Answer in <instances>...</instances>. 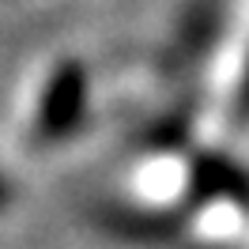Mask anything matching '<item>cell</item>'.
<instances>
[{
  "mask_svg": "<svg viewBox=\"0 0 249 249\" xmlns=\"http://www.w3.org/2000/svg\"><path fill=\"white\" fill-rule=\"evenodd\" d=\"M87 109V68L79 61H61L49 72L42 98H38V117H34V136L42 143L64 140Z\"/></svg>",
  "mask_w": 249,
  "mask_h": 249,
  "instance_id": "cell-1",
  "label": "cell"
},
{
  "mask_svg": "<svg viewBox=\"0 0 249 249\" xmlns=\"http://www.w3.org/2000/svg\"><path fill=\"white\" fill-rule=\"evenodd\" d=\"M193 196L196 204L204 200H234L238 208H249V174L231 162L227 155H200L193 166Z\"/></svg>",
  "mask_w": 249,
  "mask_h": 249,
  "instance_id": "cell-2",
  "label": "cell"
},
{
  "mask_svg": "<svg viewBox=\"0 0 249 249\" xmlns=\"http://www.w3.org/2000/svg\"><path fill=\"white\" fill-rule=\"evenodd\" d=\"M109 231L124 234V238H140V242H159V238H166L174 234V223L162 215H140V212H113L109 215Z\"/></svg>",
  "mask_w": 249,
  "mask_h": 249,
  "instance_id": "cell-3",
  "label": "cell"
},
{
  "mask_svg": "<svg viewBox=\"0 0 249 249\" xmlns=\"http://www.w3.org/2000/svg\"><path fill=\"white\" fill-rule=\"evenodd\" d=\"M242 98L249 102V68H246V83H242Z\"/></svg>",
  "mask_w": 249,
  "mask_h": 249,
  "instance_id": "cell-4",
  "label": "cell"
},
{
  "mask_svg": "<svg viewBox=\"0 0 249 249\" xmlns=\"http://www.w3.org/2000/svg\"><path fill=\"white\" fill-rule=\"evenodd\" d=\"M4 204H8V185L0 181V208H4Z\"/></svg>",
  "mask_w": 249,
  "mask_h": 249,
  "instance_id": "cell-5",
  "label": "cell"
}]
</instances>
